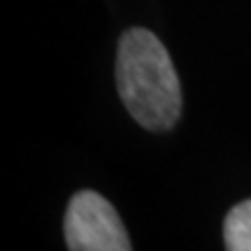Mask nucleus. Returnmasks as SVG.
I'll return each mask as SVG.
<instances>
[{"label": "nucleus", "mask_w": 251, "mask_h": 251, "mask_svg": "<svg viewBox=\"0 0 251 251\" xmlns=\"http://www.w3.org/2000/svg\"><path fill=\"white\" fill-rule=\"evenodd\" d=\"M115 77L120 99L147 130H170L182 109L178 74L153 31L132 27L120 38Z\"/></svg>", "instance_id": "1"}, {"label": "nucleus", "mask_w": 251, "mask_h": 251, "mask_svg": "<svg viewBox=\"0 0 251 251\" xmlns=\"http://www.w3.org/2000/svg\"><path fill=\"white\" fill-rule=\"evenodd\" d=\"M65 243L72 251H130V239L117 211L94 191L75 193L65 211Z\"/></svg>", "instance_id": "2"}, {"label": "nucleus", "mask_w": 251, "mask_h": 251, "mask_svg": "<svg viewBox=\"0 0 251 251\" xmlns=\"http://www.w3.org/2000/svg\"><path fill=\"white\" fill-rule=\"evenodd\" d=\"M224 243L230 251H251V199L228 211L224 220Z\"/></svg>", "instance_id": "3"}]
</instances>
